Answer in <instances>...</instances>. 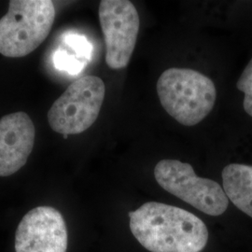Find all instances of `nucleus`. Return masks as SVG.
I'll use <instances>...</instances> for the list:
<instances>
[{
  "mask_svg": "<svg viewBox=\"0 0 252 252\" xmlns=\"http://www.w3.org/2000/svg\"><path fill=\"white\" fill-rule=\"evenodd\" d=\"M35 126L26 112H15L0 119V177L19 171L33 151Z\"/></svg>",
  "mask_w": 252,
  "mask_h": 252,
  "instance_id": "6e6552de",
  "label": "nucleus"
},
{
  "mask_svg": "<svg viewBox=\"0 0 252 252\" xmlns=\"http://www.w3.org/2000/svg\"><path fill=\"white\" fill-rule=\"evenodd\" d=\"M157 94L164 110L180 125H198L214 108L216 87L204 74L189 68L173 67L162 73Z\"/></svg>",
  "mask_w": 252,
  "mask_h": 252,
  "instance_id": "f03ea898",
  "label": "nucleus"
},
{
  "mask_svg": "<svg viewBox=\"0 0 252 252\" xmlns=\"http://www.w3.org/2000/svg\"><path fill=\"white\" fill-rule=\"evenodd\" d=\"M157 183L169 193L210 216H220L229 206L223 189L214 180L200 178L187 162L162 160L154 168Z\"/></svg>",
  "mask_w": 252,
  "mask_h": 252,
  "instance_id": "39448f33",
  "label": "nucleus"
},
{
  "mask_svg": "<svg viewBox=\"0 0 252 252\" xmlns=\"http://www.w3.org/2000/svg\"><path fill=\"white\" fill-rule=\"evenodd\" d=\"M236 87L245 94L244 109L252 117V58L236 82Z\"/></svg>",
  "mask_w": 252,
  "mask_h": 252,
  "instance_id": "9b49d317",
  "label": "nucleus"
},
{
  "mask_svg": "<svg viewBox=\"0 0 252 252\" xmlns=\"http://www.w3.org/2000/svg\"><path fill=\"white\" fill-rule=\"evenodd\" d=\"M54 62L57 69L66 71L71 75L79 74L85 65L84 61L61 50L54 54Z\"/></svg>",
  "mask_w": 252,
  "mask_h": 252,
  "instance_id": "9d476101",
  "label": "nucleus"
},
{
  "mask_svg": "<svg viewBox=\"0 0 252 252\" xmlns=\"http://www.w3.org/2000/svg\"><path fill=\"white\" fill-rule=\"evenodd\" d=\"M221 176L226 196L238 209L252 218V165L228 164Z\"/></svg>",
  "mask_w": 252,
  "mask_h": 252,
  "instance_id": "1a4fd4ad",
  "label": "nucleus"
},
{
  "mask_svg": "<svg viewBox=\"0 0 252 252\" xmlns=\"http://www.w3.org/2000/svg\"><path fill=\"white\" fill-rule=\"evenodd\" d=\"M64 42L69 46L81 60L89 61L92 56L93 46L85 36L69 33L64 36Z\"/></svg>",
  "mask_w": 252,
  "mask_h": 252,
  "instance_id": "f8f14e48",
  "label": "nucleus"
},
{
  "mask_svg": "<svg viewBox=\"0 0 252 252\" xmlns=\"http://www.w3.org/2000/svg\"><path fill=\"white\" fill-rule=\"evenodd\" d=\"M105 94V83L96 76L73 81L48 112L51 128L63 135L83 133L98 117Z\"/></svg>",
  "mask_w": 252,
  "mask_h": 252,
  "instance_id": "20e7f679",
  "label": "nucleus"
},
{
  "mask_svg": "<svg viewBox=\"0 0 252 252\" xmlns=\"http://www.w3.org/2000/svg\"><path fill=\"white\" fill-rule=\"evenodd\" d=\"M67 228L63 215L52 207H36L20 221L15 252H66Z\"/></svg>",
  "mask_w": 252,
  "mask_h": 252,
  "instance_id": "0eeeda50",
  "label": "nucleus"
},
{
  "mask_svg": "<svg viewBox=\"0 0 252 252\" xmlns=\"http://www.w3.org/2000/svg\"><path fill=\"white\" fill-rule=\"evenodd\" d=\"M135 239L151 252H201L208 231L198 217L180 207L148 202L129 212Z\"/></svg>",
  "mask_w": 252,
  "mask_h": 252,
  "instance_id": "f257e3e1",
  "label": "nucleus"
},
{
  "mask_svg": "<svg viewBox=\"0 0 252 252\" xmlns=\"http://www.w3.org/2000/svg\"><path fill=\"white\" fill-rule=\"evenodd\" d=\"M98 14L106 45V63L111 69H123L135 50L140 27L138 12L131 1L102 0Z\"/></svg>",
  "mask_w": 252,
  "mask_h": 252,
  "instance_id": "423d86ee",
  "label": "nucleus"
},
{
  "mask_svg": "<svg viewBox=\"0 0 252 252\" xmlns=\"http://www.w3.org/2000/svg\"><path fill=\"white\" fill-rule=\"evenodd\" d=\"M55 9L50 0H11L0 19V54L18 58L34 52L50 34Z\"/></svg>",
  "mask_w": 252,
  "mask_h": 252,
  "instance_id": "7ed1b4c3",
  "label": "nucleus"
}]
</instances>
